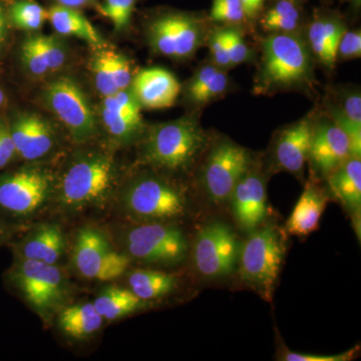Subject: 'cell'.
<instances>
[{
  "label": "cell",
  "mask_w": 361,
  "mask_h": 361,
  "mask_svg": "<svg viewBox=\"0 0 361 361\" xmlns=\"http://www.w3.org/2000/svg\"><path fill=\"white\" fill-rule=\"evenodd\" d=\"M116 179L110 154L99 149L78 154L56 179L52 204L66 215L104 208L115 193Z\"/></svg>",
  "instance_id": "cell-1"
},
{
  "label": "cell",
  "mask_w": 361,
  "mask_h": 361,
  "mask_svg": "<svg viewBox=\"0 0 361 361\" xmlns=\"http://www.w3.org/2000/svg\"><path fill=\"white\" fill-rule=\"evenodd\" d=\"M4 285L39 316L51 322L59 311L71 303L73 283L59 265L14 257L4 275Z\"/></svg>",
  "instance_id": "cell-2"
},
{
  "label": "cell",
  "mask_w": 361,
  "mask_h": 361,
  "mask_svg": "<svg viewBox=\"0 0 361 361\" xmlns=\"http://www.w3.org/2000/svg\"><path fill=\"white\" fill-rule=\"evenodd\" d=\"M56 178L39 166L0 172V219L18 230L54 202Z\"/></svg>",
  "instance_id": "cell-3"
},
{
  "label": "cell",
  "mask_w": 361,
  "mask_h": 361,
  "mask_svg": "<svg viewBox=\"0 0 361 361\" xmlns=\"http://www.w3.org/2000/svg\"><path fill=\"white\" fill-rule=\"evenodd\" d=\"M312 59L303 40L293 33H272L263 42L262 65L258 73L260 92L310 82Z\"/></svg>",
  "instance_id": "cell-4"
},
{
  "label": "cell",
  "mask_w": 361,
  "mask_h": 361,
  "mask_svg": "<svg viewBox=\"0 0 361 361\" xmlns=\"http://www.w3.org/2000/svg\"><path fill=\"white\" fill-rule=\"evenodd\" d=\"M205 142V134L196 121L180 118L151 130L142 145V159L155 168L183 170L193 163Z\"/></svg>",
  "instance_id": "cell-5"
},
{
  "label": "cell",
  "mask_w": 361,
  "mask_h": 361,
  "mask_svg": "<svg viewBox=\"0 0 361 361\" xmlns=\"http://www.w3.org/2000/svg\"><path fill=\"white\" fill-rule=\"evenodd\" d=\"M71 262L78 276L110 282L127 272L130 259L127 254L114 248L103 230L87 225L80 228L75 235Z\"/></svg>",
  "instance_id": "cell-6"
},
{
  "label": "cell",
  "mask_w": 361,
  "mask_h": 361,
  "mask_svg": "<svg viewBox=\"0 0 361 361\" xmlns=\"http://www.w3.org/2000/svg\"><path fill=\"white\" fill-rule=\"evenodd\" d=\"M123 214L139 222H163L184 214L185 199L177 188L153 176L137 178L120 197Z\"/></svg>",
  "instance_id": "cell-7"
},
{
  "label": "cell",
  "mask_w": 361,
  "mask_h": 361,
  "mask_svg": "<svg viewBox=\"0 0 361 361\" xmlns=\"http://www.w3.org/2000/svg\"><path fill=\"white\" fill-rule=\"evenodd\" d=\"M123 253L137 262L153 265L180 263L187 253V241L179 228L164 222L130 226L122 236Z\"/></svg>",
  "instance_id": "cell-8"
},
{
  "label": "cell",
  "mask_w": 361,
  "mask_h": 361,
  "mask_svg": "<svg viewBox=\"0 0 361 361\" xmlns=\"http://www.w3.org/2000/svg\"><path fill=\"white\" fill-rule=\"evenodd\" d=\"M285 255V244L276 228L267 225L247 240L240 251L244 281L270 300Z\"/></svg>",
  "instance_id": "cell-9"
},
{
  "label": "cell",
  "mask_w": 361,
  "mask_h": 361,
  "mask_svg": "<svg viewBox=\"0 0 361 361\" xmlns=\"http://www.w3.org/2000/svg\"><path fill=\"white\" fill-rule=\"evenodd\" d=\"M45 104L78 144L89 142L97 133V120L80 85L68 77L54 78L44 92Z\"/></svg>",
  "instance_id": "cell-10"
},
{
  "label": "cell",
  "mask_w": 361,
  "mask_h": 361,
  "mask_svg": "<svg viewBox=\"0 0 361 361\" xmlns=\"http://www.w3.org/2000/svg\"><path fill=\"white\" fill-rule=\"evenodd\" d=\"M148 35L152 47L159 54L172 59H187L200 47L203 25L192 14L168 11L149 23Z\"/></svg>",
  "instance_id": "cell-11"
},
{
  "label": "cell",
  "mask_w": 361,
  "mask_h": 361,
  "mask_svg": "<svg viewBox=\"0 0 361 361\" xmlns=\"http://www.w3.org/2000/svg\"><path fill=\"white\" fill-rule=\"evenodd\" d=\"M240 255L239 242L229 226L210 223L195 240L193 260L203 276L218 278L232 273Z\"/></svg>",
  "instance_id": "cell-12"
},
{
  "label": "cell",
  "mask_w": 361,
  "mask_h": 361,
  "mask_svg": "<svg viewBox=\"0 0 361 361\" xmlns=\"http://www.w3.org/2000/svg\"><path fill=\"white\" fill-rule=\"evenodd\" d=\"M250 159L245 149L222 142L211 152L204 170V184L209 197L220 203L231 197L235 187L249 171Z\"/></svg>",
  "instance_id": "cell-13"
},
{
  "label": "cell",
  "mask_w": 361,
  "mask_h": 361,
  "mask_svg": "<svg viewBox=\"0 0 361 361\" xmlns=\"http://www.w3.org/2000/svg\"><path fill=\"white\" fill-rule=\"evenodd\" d=\"M8 122L18 158L30 163L42 161L56 148V132L44 116L20 113Z\"/></svg>",
  "instance_id": "cell-14"
},
{
  "label": "cell",
  "mask_w": 361,
  "mask_h": 361,
  "mask_svg": "<svg viewBox=\"0 0 361 361\" xmlns=\"http://www.w3.org/2000/svg\"><path fill=\"white\" fill-rule=\"evenodd\" d=\"M14 257L59 265L68 249V240L61 226L54 223L30 228L20 239L9 242Z\"/></svg>",
  "instance_id": "cell-15"
},
{
  "label": "cell",
  "mask_w": 361,
  "mask_h": 361,
  "mask_svg": "<svg viewBox=\"0 0 361 361\" xmlns=\"http://www.w3.org/2000/svg\"><path fill=\"white\" fill-rule=\"evenodd\" d=\"M141 108L130 87L104 97L102 120L116 142L128 144L141 133Z\"/></svg>",
  "instance_id": "cell-16"
},
{
  "label": "cell",
  "mask_w": 361,
  "mask_h": 361,
  "mask_svg": "<svg viewBox=\"0 0 361 361\" xmlns=\"http://www.w3.org/2000/svg\"><path fill=\"white\" fill-rule=\"evenodd\" d=\"M130 89L141 106L161 110L175 104L180 92V85L170 71L152 68L140 71L133 78Z\"/></svg>",
  "instance_id": "cell-17"
},
{
  "label": "cell",
  "mask_w": 361,
  "mask_h": 361,
  "mask_svg": "<svg viewBox=\"0 0 361 361\" xmlns=\"http://www.w3.org/2000/svg\"><path fill=\"white\" fill-rule=\"evenodd\" d=\"M230 198L236 220L246 230L256 229L264 221L267 214L266 189L260 176L248 171L239 180Z\"/></svg>",
  "instance_id": "cell-18"
},
{
  "label": "cell",
  "mask_w": 361,
  "mask_h": 361,
  "mask_svg": "<svg viewBox=\"0 0 361 361\" xmlns=\"http://www.w3.org/2000/svg\"><path fill=\"white\" fill-rule=\"evenodd\" d=\"M310 157L320 172L329 175L350 158L348 137L336 123H322L313 132Z\"/></svg>",
  "instance_id": "cell-19"
},
{
  "label": "cell",
  "mask_w": 361,
  "mask_h": 361,
  "mask_svg": "<svg viewBox=\"0 0 361 361\" xmlns=\"http://www.w3.org/2000/svg\"><path fill=\"white\" fill-rule=\"evenodd\" d=\"M313 128L310 121L302 120L294 123L280 135L275 149L278 166L292 174L303 171L310 158Z\"/></svg>",
  "instance_id": "cell-20"
},
{
  "label": "cell",
  "mask_w": 361,
  "mask_h": 361,
  "mask_svg": "<svg viewBox=\"0 0 361 361\" xmlns=\"http://www.w3.org/2000/svg\"><path fill=\"white\" fill-rule=\"evenodd\" d=\"M59 331L73 341H89L101 331L104 318L92 302L68 304L54 318Z\"/></svg>",
  "instance_id": "cell-21"
},
{
  "label": "cell",
  "mask_w": 361,
  "mask_h": 361,
  "mask_svg": "<svg viewBox=\"0 0 361 361\" xmlns=\"http://www.w3.org/2000/svg\"><path fill=\"white\" fill-rule=\"evenodd\" d=\"M345 30V25L334 14L316 13L308 30V39L311 51L323 65L334 66L337 47Z\"/></svg>",
  "instance_id": "cell-22"
},
{
  "label": "cell",
  "mask_w": 361,
  "mask_h": 361,
  "mask_svg": "<svg viewBox=\"0 0 361 361\" xmlns=\"http://www.w3.org/2000/svg\"><path fill=\"white\" fill-rule=\"evenodd\" d=\"M326 204L325 195L317 188L308 185L287 221L286 231L299 237L316 231Z\"/></svg>",
  "instance_id": "cell-23"
},
{
  "label": "cell",
  "mask_w": 361,
  "mask_h": 361,
  "mask_svg": "<svg viewBox=\"0 0 361 361\" xmlns=\"http://www.w3.org/2000/svg\"><path fill=\"white\" fill-rule=\"evenodd\" d=\"M47 20L51 21L52 27L59 35L78 37L92 47L104 49V39L78 9L54 4L47 9Z\"/></svg>",
  "instance_id": "cell-24"
},
{
  "label": "cell",
  "mask_w": 361,
  "mask_h": 361,
  "mask_svg": "<svg viewBox=\"0 0 361 361\" xmlns=\"http://www.w3.org/2000/svg\"><path fill=\"white\" fill-rule=\"evenodd\" d=\"M332 193L348 210L360 213L361 161L360 157H350L329 174Z\"/></svg>",
  "instance_id": "cell-25"
},
{
  "label": "cell",
  "mask_w": 361,
  "mask_h": 361,
  "mask_svg": "<svg viewBox=\"0 0 361 361\" xmlns=\"http://www.w3.org/2000/svg\"><path fill=\"white\" fill-rule=\"evenodd\" d=\"M97 312L104 322L122 319L146 307V301L142 300L129 288L106 286L99 291L92 301Z\"/></svg>",
  "instance_id": "cell-26"
},
{
  "label": "cell",
  "mask_w": 361,
  "mask_h": 361,
  "mask_svg": "<svg viewBox=\"0 0 361 361\" xmlns=\"http://www.w3.org/2000/svg\"><path fill=\"white\" fill-rule=\"evenodd\" d=\"M129 289L144 301L156 300L175 290V275L156 270H135L127 277Z\"/></svg>",
  "instance_id": "cell-27"
},
{
  "label": "cell",
  "mask_w": 361,
  "mask_h": 361,
  "mask_svg": "<svg viewBox=\"0 0 361 361\" xmlns=\"http://www.w3.org/2000/svg\"><path fill=\"white\" fill-rule=\"evenodd\" d=\"M301 0H273L261 18L263 30L271 33H293L302 20Z\"/></svg>",
  "instance_id": "cell-28"
},
{
  "label": "cell",
  "mask_w": 361,
  "mask_h": 361,
  "mask_svg": "<svg viewBox=\"0 0 361 361\" xmlns=\"http://www.w3.org/2000/svg\"><path fill=\"white\" fill-rule=\"evenodd\" d=\"M229 80L225 71L216 65L204 66L188 87V96L196 104H205L220 97L227 90Z\"/></svg>",
  "instance_id": "cell-29"
},
{
  "label": "cell",
  "mask_w": 361,
  "mask_h": 361,
  "mask_svg": "<svg viewBox=\"0 0 361 361\" xmlns=\"http://www.w3.org/2000/svg\"><path fill=\"white\" fill-rule=\"evenodd\" d=\"M9 23L25 32H35L47 20V9L35 0H11L8 1Z\"/></svg>",
  "instance_id": "cell-30"
},
{
  "label": "cell",
  "mask_w": 361,
  "mask_h": 361,
  "mask_svg": "<svg viewBox=\"0 0 361 361\" xmlns=\"http://www.w3.org/2000/svg\"><path fill=\"white\" fill-rule=\"evenodd\" d=\"M25 42L39 54L49 73L61 70L68 61L66 47L56 37L35 35L26 39Z\"/></svg>",
  "instance_id": "cell-31"
},
{
  "label": "cell",
  "mask_w": 361,
  "mask_h": 361,
  "mask_svg": "<svg viewBox=\"0 0 361 361\" xmlns=\"http://www.w3.org/2000/svg\"><path fill=\"white\" fill-rule=\"evenodd\" d=\"M137 0H103L97 6V13L113 23L116 32L125 30L132 20Z\"/></svg>",
  "instance_id": "cell-32"
},
{
  "label": "cell",
  "mask_w": 361,
  "mask_h": 361,
  "mask_svg": "<svg viewBox=\"0 0 361 361\" xmlns=\"http://www.w3.org/2000/svg\"><path fill=\"white\" fill-rule=\"evenodd\" d=\"M92 71L94 75V85L102 96L111 97L118 92L114 80L113 73H111L109 49H99V51L94 54L92 61Z\"/></svg>",
  "instance_id": "cell-33"
},
{
  "label": "cell",
  "mask_w": 361,
  "mask_h": 361,
  "mask_svg": "<svg viewBox=\"0 0 361 361\" xmlns=\"http://www.w3.org/2000/svg\"><path fill=\"white\" fill-rule=\"evenodd\" d=\"M210 20L230 25H239L248 20L240 0H213Z\"/></svg>",
  "instance_id": "cell-34"
},
{
  "label": "cell",
  "mask_w": 361,
  "mask_h": 361,
  "mask_svg": "<svg viewBox=\"0 0 361 361\" xmlns=\"http://www.w3.org/2000/svg\"><path fill=\"white\" fill-rule=\"evenodd\" d=\"M223 35H224L226 49H227L231 66L240 65L246 61L250 56V51L241 33L235 28H226L223 30Z\"/></svg>",
  "instance_id": "cell-35"
},
{
  "label": "cell",
  "mask_w": 361,
  "mask_h": 361,
  "mask_svg": "<svg viewBox=\"0 0 361 361\" xmlns=\"http://www.w3.org/2000/svg\"><path fill=\"white\" fill-rule=\"evenodd\" d=\"M331 116L334 122L338 126L348 137L350 145V157H360L361 154V126L349 120L339 109H332Z\"/></svg>",
  "instance_id": "cell-36"
},
{
  "label": "cell",
  "mask_w": 361,
  "mask_h": 361,
  "mask_svg": "<svg viewBox=\"0 0 361 361\" xmlns=\"http://www.w3.org/2000/svg\"><path fill=\"white\" fill-rule=\"evenodd\" d=\"M18 159L20 158L11 137L8 118L0 116V172L11 168Z\"/></svg>",
  "instance_id": "cell-37"
},
{
  "label": "cell",
  "mask_w": 361,
  "mask_h": 361,
  "mask_svg": "<svg viewBox=\"0 0 361 361\" xmlns=\"http://www.w3.org/2000/svg\"><path fill=\"white\" fill-rule=\"evenodd\" d=\"M110 65L116 89H129L133 82L132 66L129 59L115 51H109Z\"/></svg>",
  "instance_id": "cell-38"
},
{
  "label": "cell",
  "mask_w": 361,
  "mask_h": 361,
  "mask_svg": "<svg viewBox=\"0 0 361 361\" xmlns=\"http://www.w3.org/2000/svg\"><path fill=\"white\" fill-rule=\"evenodd\" d=\"M361 56V33L360 30H346L337 47L336 59H357Z\"/></svg>",
  "instance_id": "cell-39"
},
{
  "label": "cell",
  "mask_w": 361,
  "mask_h": 361,
  "mask_svg": "<svg viewBox=\"0 0 361 361\" xmlns=\"http://www.w3.org/2000/svg\"><path fill=\"white\" fill-rule=\"evenodd\" d=\"M209 47H210L211 56L214 61V65L221 68H229L231 66L227 49H226L224 35L223 30H217L212 33L209 39Z\"/></svg>",
  "instance_id": "cell-40"
},
{
  "label": "cell",
  "mask_w": 361,
  "mask_h": 361,
  "mask_svg": "<svg viewBox=\"0 0 361 361\" xmlns=\"http://www.w3.org/2000/svg\"><path fill=\"white\" fill-rule=\"evenodd\" d=\"M357 348L336 355H306V353H288L284 355L287 361H348L355 357Z\"/></svg>",
  "instance_id": "cell-41"
},
{
  "label": "cell",
  "mask_w": 361,
  "mask_h": 361,
  "mask_svg": "<svg viewBox=\"0 0 361 361\" xmlns=\"http://www.w3.org/2000/svg\"><path fill=\"white\" fill-rule=\"evenodd\" d=\"M341 111L348 116L349 120L361 126V97L360 92H355V94L346 97Z\"/></svg>",
  "instance_id": "cell-42"
},
{
  "label": "cell",
  "mask_w": 361,
  "mask_h": 361,
  "mask_svg": "<svg viewBox=\"0 0 361 361\" xmlns=\"http://www.w3.org/2000/svg\"><path fill=\"white\" fill-rule=\"evenodd\" d=\"M8 1L0 0V54L6 47L7 39H8L9 18H8Z\"/></svg>",
  "instance_id": "cell-43"
},
{
  "label": "cell",
  "mask_w": 361,
  "mask_h": 361,
  "mask_svg": "<svg viewBox=\"0 0 361 361\" xmlns=\"http://www.w3.org/2000/svg\"><path fill=\"white\" fill-rule=\"evenodd\" d=\"M248 20H255L264 9L266 0H240Z\"/></svg>",
  "instance_id": "cell-44"
},
{
  "label": "cell",
  "mask_w": 361,
  "mask_h": 361,
  "mask_svg": "<svg viewBox=\"0 0 361 361\" xmlns=\"http://www.w3.org/2000/svg\"><path fill=\"white\" fill-rule=\"evenodd\" d=\"M56 4L66 7H70L73 9L87 8V7H94L97 8L99 4V0H54Z\"/></svg>",
  "instance_id": "cell-45"
},
{
  "label": "cell",
  "mask_w": 361,
  "mask_h": 361,
  "mask_svg": "<svg viewBox=\"0 0 361 361\" xmlns=\"http://www.w3.org/2000/svg\"><path fill=\"white\" fill-rule=\"evenodd\" d=\"M16 230L11 226L7 225L0 219V248L4 245H8L9 242L13 240L16 235Z\"/></svg>",
  "instance_id": "cell-46"
},
{
  "label": "cell",
  "mask_w": 361,
  "mask_h": 361,
  "mask_svg": "<svg viewBox=\"0 0 361 361\" xmlns=\"http://www.w3.org/2000/svg\"><path fill=\"white\" fill-rule=\"evenodd\" d=\"M6 103V96L4 90L0 87V109L4 108V104Z\"/></svg>",
  "instance_id": "cell-47"
},
{
  "label": "cell",
  "mask_w": 361,
  "mask_h": 361,
  "mask_svg": "<svg viewBox=\"0 0 361 361\" xmlns=\"http://www.w3.org/2000/svg\"><path fill=\"white\" fill-rule=\"evenodd\" d=\"M345 1L349 2L351 6H355V8H360L361 4V0H345Z\"/></svg>",
  "instance_id": "cell-48"
}]
</instances>
